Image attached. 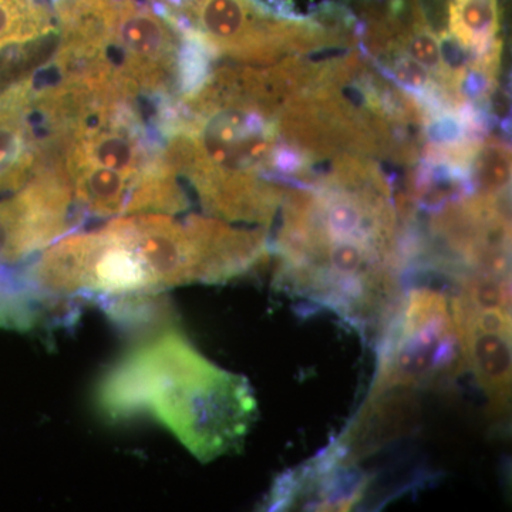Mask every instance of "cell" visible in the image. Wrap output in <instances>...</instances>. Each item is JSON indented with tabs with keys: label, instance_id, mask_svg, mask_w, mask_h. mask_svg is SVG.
<instances>
[{
	"label": "cell",
	"instance_id": "1",
	"mask_svg": "<svg viewBox=\"0 0 512 512\" xmlns=\"http://www.w3.org/2000/svg\"><path fill=\"white\" fill-rule=\"evenodd\" d=\"M311 188L286 191L275 242L282 289L329 309L367 338L402 298L399 211L379 170L356 156Z\"/></svg>",
	"mask_w": 512,
	"mask_h": 512
},
{
	"label": "cell",
	"instance_id": "2",
	"mask_svg": "<svg viewBox=\"0 0 512 512\" xmlns=\"http://www.w3.org/2000/svg\"><path fill=\"white\" fill-rule=\"evenodd\" d=\"M269 254L265 229L160 212L123 215L57 239L30 264L29 284L47 299L109 302L247 274Z\"/></svg>",
	"mask_w": 512,
	"mask_h": 512
},
{
	"label": "cell",
	"instance_id": "3",
	"mask_svg": "<svg viewBox=\"0 0 512 512\" xmlns=\"http://www.w3.org/2000/svg\"><path fill=\"white\" fill-rule=\"evenodd\" d=\"M111 420L150 416L202 463L241 447L256 419L248 380L212 363L177 329L128 350L97 387Z\"/></svg>",
	"mask_w": 512,
	"mask_h": 512
},
{
	"label": "cell",
	"instance_id": "4",
	"mask_svg": "<svg viewBox=\"0 0 512 512\" xmlns=\"http://www.w3.org/2000/svg\"><path fill=\"white\" fill-rule=\"evenodd\" d=\"M49 62L134 99L180 100L208 77L211 53L157 3L57 0Z\"/></svg>",
	"mask_w": 512,
	"mask_h": 512
},
{
	"label": "cell",
	"instance_id": "5",
	"mask_svg": "<svg viewBox=\"0 0 512 512\" xmlns=\"http://www.w3.org/2000/svg\"><path fill=\"white\" fill-rule=\"evenodd\" d=\"M370 393H409L467 369L453 296L431 286L404 293L384 326Z\"/></svg>",
	"mask_w": 512,
	"mask_h": 512
},
{
	"label": "cell",
	"instance_id": "6",
	"mask_svg": "<svg viewBox=\"0 0 512 512\" xmlns=\"http://www.w3.org/2000/svg\"><path fill=\"white\" fill-rule=\"evenodd\" d=\"M79 221L69 185L52 165L0 200V322L32 299L33 289L16 268L42 254Z\"/></svg>",
	"mask_w": 512,
	"mask_h": 512
},
{
	"label": "cell",
	"instance_id": "7",
	"mask_svg": "<svg viewBox=\"0 0 512 512\" xmlns=\"http://www.w3.org/2000/svg\"><path fill=\"white\" fill-rule=\"evenodd\" d=\"M212 56L268 64L326 43L325 33L269 15L254 0H173L160 5Z\"/></svg>",
	"mask_w": 512,
	"mask_h": 512
},
{
	"label": "cell",
	"instance_id": "8",
	"mask_svg": "<svg viewBox=\"0 0 512 512\" xmlns=\"http://www.w3.org/2000/svg\"><path fill=\"white\" fill-rule=\"evenodd\" d=\"M453 293L461 346L467 369L495 416L510 409L512 384L510 274L466 272L456 276Z\"/></svg>",
	"mask_w": 512,
	"mask_h": 512
},
{
	"label": "cell",
	"instance_id": "9",
	"mask_svg": "<svg viewBox=\"0 0 512 512\" xmlns=\"http://www.w3.org/2000/svg\"><path fill=\"white\" fill-rule=\"evenodd\" d=\"M56 36L55 10L43 0H0V90L42 66Z\"/></svg>",
	"mask_w": 512,
	"mask_h": 512
}]
</instances>
